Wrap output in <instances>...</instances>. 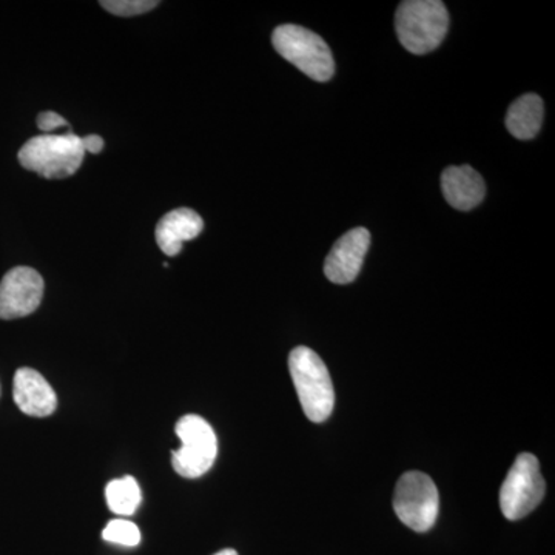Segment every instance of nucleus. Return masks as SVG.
Masks as SVG:
<instances>
[{
    "label": "nucleus",
    "instance_id": "obj_1",
    "mask_svg": "<svg viewBox=\"0 0 555 555\" xmlns=\"http://www.w3.org/2000/svg\"><path fill=\"white\" fill-rule=\"evenodd\" d=\"M288 371L306 416L313 423L326 422L334 412L335 390L324 361L309 347H295Z\"/></svg>",
    "mask_w": 555,
    "mask_h": 555
},
{
    "label": "nucleus",
    "instance_id": "obj_2",
    "mask_svg": "<svg viewBox=\"0 0 555 555\" xmlns=\"http://www.w3.org/2000/svg\"><path fill=\"white\" fill-rule=\"evenodd\" d=\"M396 27L404 49L414 54L430 53L447 36V7L438 0H408L398 7Z\"/></svg>",
    "mask_w": 555,
    "mask_h": 555
},
{
    "label": "nucleus",
    "instance_id": "obj_3",
    "mask_svg": "<svg viewBox=\"0 0 555 555\" xmlns=\"http://www.w3.org/2000/svg\"><path fill=\"white\" fill-rule=\"evenodd\" d=\"M86 150L76 134H42L25 142L20 152L24 169L47 179L72 177L82 166Z\"/></svg>",
    "mask_w": 555,
    "mask_h": 555
},
{
    "label": "nucleus",
    "instance_id": "obj_4",
    "mask_svg": "<svg viewBox=\"0 0 555 555\" xmlns=\"http://www.w3.org/2000/svg\"><path fill=\"white\" fill-rule=\"evenodd\" d=\"M273 47L284 60L310 79L326 82L335 73L334 56L317 33L298 25H281L272 36Z\"/></svg>",
    "mask_w": 555,
    "mask_h": 555
},
{
    "label": "nucleus",
    "instance_id": "obj_5",
    "mask_svg": "<svg viewBox=\"0 0 555 555\" xmlns=\"http://www.w3.org/2000/svg\"><path fill=\"white\" fill-rule=\"evenodd\" d=\"M181 448L171 454V465L179 476L198 478L214 466L218 455V438L214 427L199 415H184L177 423Z\"/></svg>",
    "mask_w": 555,
    "mask_h": 555
},
{
    "label": "nucleus",
    "instance_id": "obj_6",
    "mask_svg": "<svg viewBox=\"0 0 555 555\" xmlns=\"http://www.w3.org/2000/svg\"><path fill=\"white\" fill-rule=\"evenodd\" d=\"M546 485L540 473L537 456L524 452L517 456L514 465L500 489V507L507 520H520L542 503Z\"/></svg>",
    "mask_w": 555,
    "mask_h": 555
},
{
    "label": "nucleus",
    "instance_id": "obj_7",
    "mask_svg": "<svg viewBox=\"0 0 555 555\" xmlns=\"http://www.w3.org/2000/svg\"><path fill=\"white\" fill-rule=\"evenodd\" d=\"M397 517L415 532H426L436 525L440 495L433 478L411 470L398 480L393 494Z\"/></svg>",
    "mask_w": 555,
    "mask_h": 555
},
{
    "label": "nucleus",
    "instance_id": "obj_8",
    "mask_svg": "<svg viewBox=\"0 0 555 555\" xmlns=\"http://www.w3.org/2000/svg\"><path fill=\"white\" fill-rule=\"evenodd\" d=\"M42 297L43 278L35 269H11L0 281V320L31 315Z\"/></svg>",
    "mask_w": 555,
    "mask_h": 555
},
{
    "label": "nucleus",
    "instance_id": "obj_9",
    "mask_svg": "<svg viewBox=\"0 0 555 555\" xmlns=\"http://www.w3.org/2000/svg\"><path fill=\"white\" fill-rule=\"evenodd\" d=\"M371 246V233L364 228L347 232L332 247L324 262V273L332 283L349 284L357 280Z\"/></svg>",
    "mask_w": 555,
    "mask_h": 555
},
{
    "label": "nucleus",
    "instance_id": "obj_10",
    "mask_svg": "<svg viewBox=\"0 0 555 555\" xmlns=\"http://www.w3.org/2000/svg\"><path fill=\"white\" fill-rule=\"evenodd\" d=\"M13 398L17 408L25 415L49 416L56 411L57 397L53 387L38 371L30 367H22L14 375Z\"/></svg>",
    "mask_w": 555,
    "mask_h": 555
},
{
    "label": "nucleus",
    "instance_id": "obj_11",
    "mask_svg": "<svg viewBox=\"0 0 555 555\" xmlns=\"http://www.w3.org/2000/svg\"><path fill=\"white\" fill-rule=\"evenodd\" d=\"M204 229L203 218L192 208H177L156 225V243L164 254L177 257L185 241L195 240Z\"/></svg>",
    "mask_w": 555,
    "mask_h": 555
},
{
    "label": "nucleus",
    "instance_id": "obj_12",
    "mask_svg": "<svg viewBox=\"0 0 555 555\" xmlns=\"http://www.w3.org/2000/svg\"><path fill=\"white\" fill-rule=\"evenodd\" d=\"M444 198L456 210H470L485 199L483 178L473 167H448L441 175Z\"/></svg>",
    "mask_w": 555,
    "mask_h": 555
},
{
    "label": "nucleus",
    "instance_id": "obj_13",
    "mask_svg": "<svg viewBox=\"0 0 555 555\" xmlns=\"http://www.w3.org/2000/svg\"><path fill=\"white\" fill-rule=\"evenodd\" d=\"M543 122V101L537 94L518 98L506 115V127L514 138L528 141L537 137Z\"/></svg>",
    "mask_w": 555,
    "mask_h": 555
},
{
    "label": "nucleus",
    "instance_id": "obj_14",
    "mask_svg": "<svg viewBox=\"0 0 555 555\" xmlns=\"http://www.w3.org/2000/svg\"><path fill=\"white\" fill-rule=\"evenodd\" d=\"M105 499L112 513L118 516H133L141 505L142 494L138 481L127 476L109 481L105 488Z\"/></svg>",
    "mask_w": 555,
    "mask_h": 555
},
{
    "label": "nucleus",
    "instance_id": "obj_15",
    "mask_svg": "<svg viewBox=\"0 0 555 555\" xmlns=\"http://www.w3.org/2000/svg\"><path fill=\"white\" fill-rule=\"evenodd\" d=\"M102 539L105 542L116 543V545L133 547L141 543V531L133 521L118 518V520H112L105 526L104 531H102Z\"/></svg>",
    "mask_w": 555,
    "mask_h": 555
},
{
    "label": "nucleus",
    "instance_id": "obj_16",
    "mask_svg": "<svg viewBox=\"0 0 555 555\" xmlns=\"http://www.w3.org/2000/svg\"><path fill=\"white\" fill-rule=\"evenodd\" d=\"M158 5L159 2H152V0H104V2H101L102 9L120 17H131L149 13V11L155 10Z\"/></svg>",
    "mask_w": 555,
    "mask_h": 555
},
{
    "label": "nucleus",
    "instance_id": "obj_17",
    "mask_svg": "<svg viewBox=\"0 0 555 555\" xmlns=\"http://www.w3.org/2000/svg\"><path fill=\"white\" fill-rule=\"evenodd\" d=\"M38 127L47 134H51V131L57 130L60 127H68V122L57 113L43 112L38 116Z\"/></svg>",
    "mask_w": 555,
    "mask_h": 555
},
{
    "label": "nucleus",
    "instance_id": "obj_18",
    "mask_svg": "<svg viewBox=\"0 0 555 555\" xmlns=\"http://www.w3.org/2000/svg\"><path fill=\"white\" fill-rule=\"evenodd\" d=\"M83 150L87 152L93 153V155H98L104 150V139L98 137V134H90V137H86L82 139Z\"/></svg>",
    "mask_w": 555,
    "mask_h": 555
},
{
    "label": "nucleus",
    "instance_id": "obj_19",
    "mask_svg": "<svg viewBox=\"0 0 555 555\" xmlns=\"http://www.w3.org/2000/svg\"><path fill=\"white\" fill-rule=\"evenodd\" d=\"M215 555H238V553H236L235 550H222V551H219V553H217Z\"/></svg>",
    "mask_w": 555,
    "mask_h": 555
}]
</instances>
